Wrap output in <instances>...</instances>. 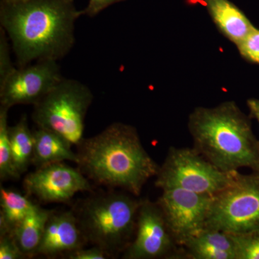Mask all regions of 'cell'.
<instances>
[{
	"instance_id": "7",
	"label": "cell",
	"mask_w": 259,
	"mask_h": 259,
	"mask_svg": "<svg viewBox=\"0 0 259 259\" xmlns=\"http://www.w3.org/2000/svg\"><path fill=\"white\" fill-rule=\"evenodd\" d=\"M236 172L221 171L193 147L171 146L160 166L155 186L161 190L179 188L212 197L231 185Z\"/></svg>"
},
{
	"instance_id": "17",
	"label": "cell",
	"mask_w": 259,
	"mask_h": 259,
	"mask_svg": "<svg viewBox=\"0 0 259 259\" xmlns=\"http://www.w3.org/2000/svg\"><path fill=\"white\" fill-rule=\"evenodd\" d=\"M26 196L17 191L0 189V235L13 236L15 230L34 206Z\"/></svg>"
},
{
	"instance_id": "22",
	"label": "cell",
	"mask_w": 259,
	"mask_h": 259,
	"mask_svg": "<svg viewBox=\"0 0 259 259\" xmlns=\"http://www.w3.org/2000/svg\"><path fill=\"white\" fill-rule=\"evenodd\" d=\"M236 47L245 60L259 65V29L254 27Z\"/></svg>"
},
{
	"instance_id": "13",
	"label": "cell",
	"mask_w": 259,
	"mask_h": 259,
	"mask_svg": "<svg viewBox=\"0 0 259 259\" xmlns=\"http://www.w3.org/2000/svg\"><path fill=\"white\" fill-rule=\"evenodd\" d=\"M182 258L237 259L236 242L226 232L204 228L182 246Z\"/></svg>"
},
{
	"instance_id": "10",
	"label": "cell",
	"mask_w": 259,
	"mask_h": 259,
	"mask_svg": "<svg viewBox=\"0 0 259 259\" xmlns=\"http://www.w3.org/2000/svg\"><path fill=\"white\" fill-rule=\"evenodd\" d=\"M156 201L177 244L205 228L212 196L182 189H163Z\"/></svg>"
},
{
	"instance_id": "3",
	"label": "cell",
	"mask_w": 259,
	"mask_h": 259,
	"mask_svg": "<svg viewBox=\"0 0 259 259\" xmlns=\"http://www.w3.org/2000/svg\"><path fill=\"white\" fill-rule=\"evenodd\" d=\"M250 118L234 101L196 107L187 123L193 148L227 173L245 167L259 171V140Z\"/></svg>"
},
{
	"instance_id": "9",
	"label": "cell",
	"mask_w": 259,
	"mask_h": 259,
	"mask_svg": "<svg viewBox=\"0 0 259 259\" xmlns=\"http://www.w3.org/2000/svg\"><path fill=\"white\" fill-rule=\"evenodd\" d=\"M57 61H35L18 67L0 83V106L37 103L63 79Z\"/></svg>"
},
{
	"instance_id": "4",
	"label": "cell",
	"mask_w": 259,
	"mask_h": 259,
	"mask_svg": "<svg viewBox=\"0 0 259 259\" xmlns=\"http://www.w3.org/2000/svg\"><path fill=\"white\" fill-rule=\"evenodd\" d=\"M125 192L97 194L74 210L88 243L110 258L123 253L134 240L141 200Z\"/></svg>"
},
{
	"instance_id": "5",
	"label": "cell",
	"mask_w": 259,
	"mask_h": 259,
	"mask_svg": "<svg viewBox=\"0 0 259 259\" xmlns=\"http://www.w3.org/2000/svg\"><path fill=\"white\" fill-rule=\"evenodd\" d=\"M93 99L86 84L63 78L33 105L32 120L36 127L53 131L77 146L83 139L85 118Z\"/></svg>"
},
{
	"instance_id": "12",
	"label": "cell",
	"mask_w": 259,
	"mask_h": 259,
	"mask_svg": "<svg viewBox=\"0 0 259 259\" xmlns=\"http://www.w3.org/2000/svg\"><path fill=\"white\" fill-rule=\"evenodd\" d=\"M87 243L74 210L53 212L48 220L35 256H66L71 252L83 248Z\"/></svg>"
},
{
	"instance_id": "1",
	"label": "cell",
	"mask_w": 259,
	"mask_h": 259,
	"mask_svg": "<svg viewBox=\"0 0 259 259\" xmlns=\"http://www.w3.org/2000/svg\"><path fill=\"white\" fill-rule=\"evenodd\" d=\"M81 15L74 0L0 1V27L9 37L18 67L64 59L74 47L75 23Z\"/></svg>"
},
{
	"instance_id": "6",
	"label": "cell",
	"mask_w": 259,
	"mask_h": 259,
	"mask_svg": "<svg viewBox=\"0 0 259 259\" xmlns=\"http://www.w3.org/2000/svg\"><path fill=\"white\" fill-rule=\"evenodd\" d=\"M205 228L233 235L259 230V171H237L231 185L212 196Z\"/></svg>"
},
{
	"instance_id": "24",
	"label": "cell",
	"mask_w": 259,
	"mask_h": 259,
	"mask_svg": "<svg viewBox=\"0 0 259 259\" xmlns=\"http://www.w3.org/2000/svg\"><path fill=\"white\" fill-rule=\"evenodd\" d=\"M65 258L69 259H106L110 258L108 255L104 250L100 249L96 246H92L91 248H79L71 252L66 255Z\"/></svg>"
},
{
	"instance_id": "14",
	"label": "cell",
	"mask_w": 259,
	"mask_h": 259,
	"mask_svg": "<svg viewBox=\"0 0 259 259\" xmlns=\"http://www.w3.org/2000/svg\"><path fill=\"white\" fill-rule=\"evenodd\" d=\"M212 21L228 40L237 46L254 28L249 19L230 0H203Z\"/></svg>"
},
{
	"instance_id": "20",
	"label": "cell",
	"mask_w": 259,
	"mask_h": 259,
	"mask_svg": "<svg viewBox=\"0 0 259 259\" xmlns=\"http://www.w3.org/2000/svg\"><path fill=\"white\" fill-rule=\"evenodd\" d=\"M232 236L236 242L237 259H259V230Z\"/></svg>"
},
{
	"instance_id": "25",
	"label": "cell",
	"mask_w": 259,
	"mask_h": 259,
	"mask_svg": "<svg viewBox=\"0 0 259 259\" xmlns=\"http://www.w3.org/2000/svg\"><path fill=\"white\" fill-rule=\"evenodd\" d=\"M123 1L125 0H90L88 6L82 10V14L93 18L110 5Z\"/></svg>"
},
{
	"instance_id": "18",
	"label": "cell",
	"mask_w": 259,
	"mask_h": 259,
	"mask_svg": "<svg viewBox=\"0 0 259 259\" xmlns=\"http://www.w3.org/2000/svg\"><path fill=\"white\" fill-rule=\"evenodd\" d=\"M9 138L13 164L21 176L32 164L33 156V134L26 115L22 116L15 125L10 126Z\"/></svg>"
},
{
	"instance_id": "21",
	"label": "cell",
	"mask_w": 259,
	"mask_h": 259,
	"mask_svg": "<svg viewBox=\"0 0 259 259\" xmlns=\"http://www.w3.org/2000/svg\"><path fill=\"white\" fill-rule=\"evenodd\" d=\"M11 49L9 37L0 27V83L4 82L17 68L12 61Z\"/></svg>"
},
{
	"instance_id": "23",
	"label": "cell",
	"mask_w": 259,
	"mask_h": 259,
	"mask_svg": "<svg viewBox=\"0 0 259 259\" xmlns=\"http://www.w3.org/2000/svg\"><path fill=\"white\" fill-rule=\"evenodd\" d=\"M27 258L10 234L0 235V259H22Z\"/></svg>"
},
{
	"instance_id": "8",
	"label": "cell",
	"mask_w": 259,
	"mask_h": 259,
	"mask_svg": "<svg viewBox=\"0 0 259 259\" xmlns=\"http://www.w3.org/2000/svg\"><path fill=\"white\" fill-rule=\"evenodd\" d=\"M177 244L157 202L142 199L134 240L122 253L125 259L182 258Z\"/></svg>"
},
{
	"instance_id": "26",
	"label": "cell",
	"mask_w": 259,
	"mask_h": 259,
	"mask_svg": "<svg viewBox=\"0 0 259 259\" xmlns=\"http://www.w3.org/2000/svg\"><path fill=\"white\" fill-rule=\"evenodd\" d=\"M246 104L250 118L255 119L259 124V99H248Z\"/></svg>"
},
{
	"instance_id": "19",
	"label": "cell",
	"mask_w": 259,
	"mask_h": 259,
	"mask_svg": "<svg viewBox=\"0 0 259 259\" xmlns=\"http://www.w3.org/2000/svg\"><path fill=\"white\" fill-rule=\"evenodd\" d=\"M10 109L0 106V179L6 180H18L20 177L13 164L9 138L8 112Z\"/></svg>"
},
{
	"instance_id": "16",
	"label": "cell",
	"mask_w": 259,
	"mask_h": 259,
	"mask_svg": "<svg viewBox=\"0 0 259 259\" xmlns=\"http://www.w3.org/2000/svg\"><path fill=\"white\" fill-rule=\"evenodd\" d=\"M53 212L54 211L34 204L26 217L15 230L13 237L27 258L35 256L41 242L48 220Z\"/></svg>"
},
{
	"instance_id": "15",
	"label": "cell",
	"mask_w": 259,
	"mask_h": 259,
	"mask_svg": "<svg viewBox=\"0 0 259 259\" xmlns=\"http://www.w3.org/2000/svg\"><path fill=\"white\" fill-rule=\"evenodd\" d=\"M34 140L32 164L39 168L50 164L69 161L77 164L78 156L71 149L72 145L62 136L49 131L37 127L32 131Z\"/></svg>"
},
{
	"instance_id": "2",
	"label": "cell",
	"mask_w": 259,
	"mask_h": 259,
	"mask_svg": "<svg viewBox=\"0 0 259 259\" xmlns=\"http://www.w3.org/2000/svg\"><path fill=\"white\" fill-rule=\"evenodd\" d=\"M76 147L77 165L89 180L136 197L159 170L137 129L128 124L113 122L96 136L83 139Z\"/></svg>"
},
{
	"instance_id": "11",
	"label": "cell",
	"mask_w": 259,
	"mask_h": 259,
	"mask_svg": "<svg viewBox=\"0 0 259 259\" xmlns=\"http://www.w3.org/2000/svg\"><path fill=\"white\" fill-rule=\"evenodd\" d=\"M23 187L28 196L42 203H65L78 192L92 191L90 180L80 169L64 162L36 168L24 178Z\"/></svg>"
}]
</instances>
